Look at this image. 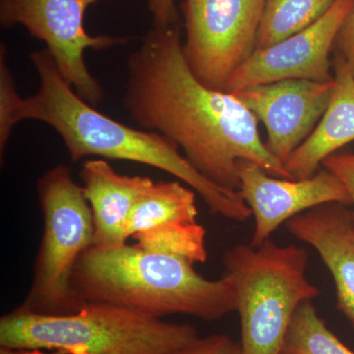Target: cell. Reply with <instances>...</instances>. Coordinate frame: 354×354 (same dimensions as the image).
Masks as SVG:
<instances>
[{
    "mask_svg": "<svg viewBox=\"0 0 354 354\" xmlns=\"http://www.w3.org/2000/svg\"><path fill=\"white\" fill-rule=\"evenodd\" d=\"M178 26L153 27L127 62L122 102L141 129L174 142L202 176L239 191V162L295 179L261 138L257 118L234 94L207 87L183 55Z\"/></svg>",
    "mask_w": 354,
    "mask_h": 354,
    "instance_id": "cell-1",
    "label": "cell"
},
{
    "mask_svg": "<svg viewBox=\"0 0 354 354\" xmlns=\"http://www.w3.org/2000/svg\"><path fill=\"white\" fill-rule=\"evenodd\" d=\"M29 59L38 73L39 87L36 94L21 100L18 123L32 120L48 124L59 135L73 162L95 156L150 165L189 186L213 215L239 223L252 216L239 191L211 183L164 135L128 127L84 101L58 71L46 48L32 51Z\"/></svg>",
    "mask_w": 354,
    "mask_h": 354,
    "instance_id": "cell-2",
    "label": "cell"
},
{
    "mask_svg": "<svg viewBox=\"0 0 354 354\" xmlns=\"http://www.w3.org/2000/svg\"><path fill=\"white\" fill-rule=\"evenodd\" d=\"M194 265L127 243L92 245L79 258L72 283L86 304L118 305L155 318L184 314L216 321L236 311L230 277L207 279Z\"/></svg>",
    "mask_w": 354,
    "mask_h": 354,
    "instance_id": "cell-3",
    "label": "cell"
},
{
    "mask_svg": "<svg viewBox=\"0 0 354 354\" xmlns=\"http://www.w3.org/2000/svg\"><path fill=\"white\" fill-rule=\"evenodd\" d=\"M188 324L165 322L118 305L88 302L70 315L13 310L0 319V346L66 354H169L195 341Z\"/></svg>",
    "mask_w": 354,
    "mask_h": 354,
    "instance_id": "cell-4",
    "label": "cell"
},
{
    "mask_svg": "<svg viewBox=\"0 0 354 354\" xmlns=\"http://www.w3.org/2000/svg\"><path fill=\"white\" fill-rule=\"evenodd\" d=\"M223 264L236 290L241 354H279L298 307L320 295L307 278L306 250L270 239L232 247Z\"/></svg>",
    "mask_w": 354,
    "mask_h": 354,
    "instance_id": "cell-5",
    "label": "cell"
},
{
    "mask_svg": "<svg viewBox=\"0 0 354 354\" xmlns=\"http://www.w3.org/2000/svg\"><path fill=\"white\" fill-rule=\"evenodd\" d=\"M44 232L31 288L18 308L48 316L70 315L85 306L72 283L79 258L94 244L92 209L71 171L58 165L37 183Z\"/></svg>",
    "mask_w": 354,
    "mask_h": 354,
    "instance_id": "cell-6",
    "label": "cell"
},
{
    "mask_svg": "<svg viewBox=\"0 0 354 354\" xmlns=\"http://www.w3.org/2000/svg\"><path fill=\"white\" fill-rule=\"evenodd\" d=\"M100 0H0V24L21 25L41 39L58 71L91 106L104 100V90L86 64V50H104L129 41L128 37L92 36L84 21L87 9Z\"/></svg>",
    "mask_w": 354,
    "mask_h": 354,
    "instance_id": "cell-7",
    "label": "cell"
},
{
    "mask_svg": "<svg viewBox=\"0 0 354 354\" xmlns=\"http://www.w3.org/2000/svg\"><path fill=\"white\" fill-rule=\"evenodd\" d=\"M266 0H184L183 55L194 76L223 91L256 50Z\"/></svg>",
    "mask_w": 354,
    "mask_h": 354,
    "instance_id": "cell-8",
    "label": "cell"
},
{
    "mask_svg": "<svg viewBox=\"0 0 354 354\" xmlns=\"http://www.w3.org/2000/svg\"><path fill=\"white\" fill-rule=\"evenodd\" d=\"M351 0H335L313 25L267 48L255 50L239 67L223 87V92L286 80L327 82L330 74V53L349 8Z\"/></svg>",
    "mask_w": 354,
    "mask_h": 354,
    "instance_id": "cell-9",
    "label": "cell"
},
{
    "mask_svg": "<svg viewBox=\"0 0 354 354\" xmlns=\"http://www.w3.org/2000/svg\"><path fill=\"white\" fill-rule=\"evenodd\" d=\"M239 178L244 202L252 212L254 230L250 245L260 246L293 216L327 203L351 205L339 177L319 169L305 179L279 178L246 160L239 162Z\"/></svg>",
    "mask_w": 354,
    "mask_h": 354,
    "instance_id": "cell-10",
    "label": "cell"
},
{
    "mask_svg": "<svg viewBox=\"0 0 354 354\" xmlns=\"http://www.w3.org/2000/svg\"><path fill=\"white\" fill-rule=\"evenodd\" d=\"M334 79H286L242 88L235 97L264 123L269 152L283 165L308 138L329 106Z\"/></svg>",
    "mask_w": 354,
    "mask_h": 354,
    "instance_id": "cell-11",
    "label": "cell"
},
{
    "mask_svg": "<svg viewBox=\"0 0 354 354\" xmlns=\"http://www.w3.org/2000/svg\"><path fill=\"white\" fill-rule=\"evenodd\" d=\"M286 230L315 249L334 281L337 309L354 329V223L346 205L327 203L293 216Z\"/></svg>",
    "mask_w": 354,
    "mask_h": 354,
    "instance_id": "cell-12",
    "label": "cell"
},
{
    "mask_svg": "<svg viewBox=\"0 0 354 354\" xmlns=\"http://www.w3.org/2000/svg\"><path fill=\"white\" fill-rule=\"evenodd\" d=\"M80 177L94 218L93 245L127 243L125 228L130 214L139 198L155 181L150 177L122 176L102 158L87 160Z\"/></svg>",
    "mask_w": 354,
    "mask_h": 354,
    "instance_id": "cell-13",
    "label": "cell"
},
{
    "mask_svg": "<svg viewBox=\"0 0 354 354\" xmlns=\"http://www.w3.org/2000/svg\"><path fill=\"white\" fill-rule=\"evenodd\" d=\"M334 91L322 118L286 162L295 179H305L319 171L326 158L354 141V78L346 60L334 62Z\"/></svg>",
    "mask_w": 354,
    "mask_h": 354,
    "instance_id": "cell-14",
    "label": "cell"
},
{
    "mask_svg": "<svg viewBox=\"0 0 354 354\" xmlns=\"http://www.w3.org/2000/svg\"><path fill=\"white\" fill-rule=\"evenodd\" d=\"M196 192L180 181L155 183L135 204L128 218L127 239L143 230L172 221H195Z\"/></svg>",
    "mask_w": 354,
    "mask_h": 354,
    "instance_id": "cell-15",
    "label": "cell"
},
{
    "mask_svg": "<svg viewBox=\"0 0 354 354\" xmlns=\"http://www.w3.org/2000/svg\"><path fill=\"white\" fill-rule=\"evenodd\" d=\"M335 0H266L256 50L267 48L317 22Z\"/></svg>",
    "mask_w": 354,
    "mask_h": 354,
    "instance_id": "cell-16",
    "label": "cell"
},
{
    "mask_svg": "<svg viewBox=\"0 0 354 354\" xmlns=\"http://www.w3.org/2000/svg\"><path fill=\"white\" fill-rule=\"evenodd\" d=\"M136 246L148 252L206 262V230L197 221H172L133 235Z\"/></svg>",
    "mask_w": 354,
    "mask_h": 354,
    "instance_id": "cell-17",
    "label": "cell"
},
{
    "mask_svg": "<svg viewBox=\"0 0 354 354\" xmlns=\"http://www.w3.org/2000/svg\"><path fill=\"white\" fill-rule=\"evenodd\" d=\"M279 354H354L327 327L313 302L298 307Z\"/></svg>",
    "mask_w": 354,
    "mask_h": 354,
    "instance_id": "cell-18",
    "label": "cell"
},
{
    "mask_svg": "<svg viewBox=\"0 0 354 354\" xmlns=\"http://www.w3.org/2000/svg\"><path fill=\"white\" fill-rule=\"evenodd\" d=\"M6 46L0 48V156L3 160L7 143L18 124L16 115L22 97L16 92L12 73L6 62Z\"/></svg>",
    "mask_w": 354,
    "mask_h": 354,
    "instance_id": "cell-19",
    "label": "cell"
},
{
    "mask_svg": "<svg viewBox=\"0 0 354 354\" xmlns=\"http://www.w3.org/2000/svg\"><path fill=\"white\" fill-rule=\"evenodd\" d=\"M169 354H241V344L227 335L198 337L195 341Z\"/></svg>",
    "mask_w": 354,
    "mask_h": 354,
    "instance_id": "cell-20",
    "label": "cell"
},
{
    "mask_svg": "<svg viewBox=\"0 0 354 354\" xmlns=\"http://www.w3.org/2000/svg\"><path fill=\"white\" fill-rule=\"evenodd\" d=\"M322 165L339 177V180L346 186L351 196V205L354 206V153H334L326 158ZM351 213L354 223V211Z\"/></svg>",
    "mask_w": 354,
    "mask_h": 354,
    "instance_id": "cell-21",
    "label": "cell"
},
{
    "mask_svg": "<svg viewBox=\"0 0 354 354\" xmlns=\"http://www.w3.org/2000/svg\"><path fill=\"white\" fill-rule=\"evenodd\" d=\"M335 44L354 78V0H351V8L342 22Z\"/></svg>",
    "mask_w": 354,
    "mask_h": 354,
    "instance_id": "cell-22",
    "label": "cell"
},
{
    "mask_svg": "<svg viewBox=\"0 0 354 354\" xmlns=\"http://www.w3.org/2000/svg\"><path fill=\"white\" fill-rule=\"evenodd\" d=\"M149 8L152 13L153 27L165 28L178 24L174 0H149Z\"/></svg>",
    "mask_w": 354,
    "mask_h": 354,
    "instance_id": "cell-23",
    "label": "cell"
},
{
    "mask_svg": "<svg viewBox=\"0 0 354 354\" xmlns=\"http://www.w3.org/2000/svg\"><path fill=\"white\" fill-rule=\"evenodd\" d=\"M0 354H66L59 351H44L39 348H11L0 346Z\"/></svg>",
    "mask_w": 354,
    "mask_h": 354,
    "instance_id": "cell-24",
    "label": "cell"
}]
</instances>
